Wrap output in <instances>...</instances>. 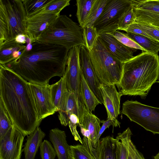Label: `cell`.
I'll list each match as a JSON object with an SVG mask.
<instances>
[{
    "mask_svg": "<svg viewBox=\"0 0 159 159\" xmlns=\"http://www.w3.org/2000/svg\"><path fill=\"white\" fill-rule=\"evenodd\" d=\"M50 92L53 104L57 111L62 110L67 102L69 91L63 77L57 82L50 85Z\"/></svg>",
    "mask_w": 159,
    "mask_h": 159,
    "instance_id": "cell-19",
    "label": "cell"
},
{
    "mask_svg": "<svg viewBox=\"0 0 159 159\" xmlns=\"http://www.w3.org/2000/svg\"><path fill=\"white\" fill-rule=\"evenodd\" d=\"M158 80H159V81H157V82L159 83V79H158Z\"/></svg>",
    "mask_w": 159,
    "mask_h": 159,
    "instance_id": "cell-48",
    "label": "cell"
},
{
    "mask_svg": "<svg viewBox=\"0 0 159 159\" xmlns=\"http://www.w3.org/2000/svg\"><path fill=\"white\" fill-rule=\"evenodd\" d=\"M98 38L110 53L123 63L133 58L134 53L137 51L124 45L110 34H99Z\"/></svg>",
    "mask_w": 159,
    "mask_h": 159,
    "instance_id": "cell-16",
    "label": "cell"
},
{
    "mask_svg": "<svg viewBox=\"0 0 159 159\" xmlns=\"http://www.w3.org/2000/svg\"><path fill=\"white\" fill-rule=\"evenodd\" d=\"M0 99L15 127L25 137L40 124L30 83L0 64Z\"/></svg>",
    "mask_w": 159,
    "mask_h": 159,
    "instance_id": "cell-2",
    "label": "cell"
},
{
    "mask_svg": "<svg viewBox=\"0 0 159 159\" xmlns=\"http://www.w3.org/2000/svg\"><path fill=\"white\" fill-rule=\"evenodd\" d=\"M45 136V133L38 127L32 133L27 136L26 142L22 149L24 159H35L39 148Z\"/></svg>",
    "mask_w": 159,
    "mask_h": 159,
    "instance_id": "cell-20",
    "label": "cell"
},
{
    "mask_svg": "<svg viewBox=\"0 0 159 159\" xmlns=\"http://www.w3.org/2000/svg\"><path fill=\"white\" fill-rule=\"evenodd\" d=\"M70 0H51L32 16L50 12L56 13L60 15V12L64 8L70 5Z\"/></svg>",
    "mask_w": 159,
    "mask_h": 159,
    "instance_id": "cell-29",
    "label": "cell"
},
{
    "mask_svg": "<svg viewBox=\"0 0 159 159\" xmlns=\"http://www.w3.org/2000/svg\"><path fill=\"white\" fill-rule=\"evenodd\" d=\"M32 48L33 45L32 43H27L25 50L26 51H30L32 49Z\"/></svg>",
    "mask_w": 159,
    "mask_h": 159,
    "instance_id": "cell-46",
    "label": "cell"
},
{
    "mask_svg": "<svg viewBox=\"0 0 159 159\" xmlns=\"http://www.w3.org/2000/svg\"><path fill=\"white\" fill-rule=\"evenodd\" d=\"M122 77L116 86L123 95H148L152 84L159 78V57L144 52L123 63Z\"/></svg>",
    "mask_w": 159,
    "mask_h": 159,
    "instance_id": "cell-3",
    "label": "cell"
},
{
    "mask_svg": "<svg viewBox=\"0 0 159 159\" xmlns=\"http://www.w3.org/2000/svg\"><path fill=\"white\" fill-rule=\"evenodd\" d=\"M154 159H159V152L154 156Z\"/></svg>",
    "mask_w": 159,
    "mask_h": 159,
    "instance_id": "cell-47",
    "label": "cell"
},
{
    "mask_svg": "<svg viewBox=\"0 0 159 159\" xmlns=\"http://www.w3.org/2000/svg\"><path fill=\"white\" fill-rule=\"evenodd\" d=\"M68 125L71 132L74 137V139L79 141L83 144L82 140L77 130L76 127L82 126L80 123L79 117L75 114H72L69 116Z\"/></svg>",
    "mask_w": 159,
    "mask_h": 159,
    "instance_id": "cell-39",
    "label": "cell"
},
{
    "mask_svg": "<svg viewBox=\"0 0 159 159\" xmlns=\"http://www.w3.org/2000/svg\"><path fill=\"white\" fill-rule=\"evenodd\" d=\"M80 127V132L84 137L87 138L90 140V132L87 129L84 128L82 126Z\"/></svg>",
    "mask_w": 159,
    "mask_h": 159,
    "instance_id": "cell-44",
    "label": "cell"
},
{
    "mask_svg": "<svg viewBox=\"0 0 159 159\" xmlns=\"http://www.w3.org/2000/svg\"><path fill=\"white\" fill-rule=\"evenodd\" d=\"M49 137L58 159H71L70 146L67 143L65 131L55 128L50 130Z\"/></svg>",
    "mask_w": 159,
    "mask_h": 159,
    "instance_id": "cell-17",
    "label": "cell"
},
{
    "mask_svg": "<svg viewBox=\"0 0 159 159\" xmlns=\"http://www.w3.org/2000/svg\"><path fill=\"white\" fill-rule=\"evenodd\" d=\"M135 22L134 7L132 5L124 11L120 17L118 24V30H123Z\"/></svg>",
    "mask_w": 159,
    "mask_h": 159,
    "instance_id": "cell-34",
    "label": "cell"
},
{
    "mask_svg": "<svg viewBox=\"0 0 159 159\" xmlns=\"http://www.w3.org/2000/svg\"><path fill=\"white\" fill-rule=\"evenodd\" d=\"M30 51L5 64L28 82L49 84L55 76L63 77L69 50L61 46L35 41Z\"/></svg>",
    "mask_w": 159,
    "mask_h": 159,
    "instance_id": "cell-1",
    "label": "cell"
},
{
    "mask_svg": "<svg viewBox=\"0 0 159 159\" xmlns=\"http://www.w3.org/2000/svg\"><path fill=\"white\" fill-rule=\"evenodd\" d=\"M127 35L143 48L145 52L157 55L159 42L144 35L127 32Z\"/></svg>",
    "mask_w": 159,
    "mask_h": 159,
    "instance_id": "cell-23",
    "label": "cell"
},
{
    "mask_svg": "<svg viewBox=\"0 0 159 159\" xmlns=\"http://www.w3.org/2000/svg\"><path fill=\"white\" fill-rule=\"evenodd\" d=\"M101 123H102V124L94 141V148H96L97 143L100 139L101 136L106 129L109 128L111 125H112L113 127H117L118 126L119 127H120V123L117 119L112 120L107 119L106 120H101Z\"/></svg>",
    "mask_w": 159,
    "mask_h": 159,
    "instance_id": "cell-40",
    "label": "cell"
},
{
    "mask_svg": "<svg viewBox=\"0 0 159 159\" xmlns=\"http://www.w3.org/2000/svg\"><path fill=\"white\" fill-rule=\"evenodd\" d=\"M26 36L24 34H19L16 37L15 41L17 43L23 44L26 43Z\"/></svg>",
    "mask_w": 159,
    "mask_h": 159,
    "instance_id": "cell-43",
    "label": "cell"
},
{
    "mask_svg": "<svg viewBox=\"0 0 159 159\" xmlns=\"http://www.w3.org/2000/svg\"><path fill=\"white\" fill-rule=\"evenodd\" d=\"M89 51L94 70L101 83L117 86L122 77L123 63L110 53L99 38L94 48Z\"/></svg>",
    "mask_w": 159,
    "mask_h": 159,
    "instance_id": "cell-6",
    "label": "cell"
},
{
    "mask_svg": "<svg viewBox=\"0 0 159 159\" xmlns=\"http://www.w3.org/2000/svg\"><path fill=\"white\" fill-rule=\"evenodd\" d=\"M84 105L74 93L69 91L68 99L64 107L62 110L58 111V118L61 125L65 126L68 125L69 117L72 114L76 115L80 120Z\"/></svg>",
    "mask_w": 159,
    "mask_h": 159,
    "instance_id": "cell-18",
    "label": "cell"
},
{
    "mask_svg": "<svg viewBox=\"0 0 159 159\" xmlns=\"http://www.w3.org/2000/svg\"><path fill=\"white\" fill-rule=\"evenodd\" d=\"M121 113L147 131L159 134V108L128 100L123 103Z\"/></svg>",
    "mask_w": 159,
    "mask_h": 159,
    "instance_id": "cell-7",
    "label": "cell"
},
{
    "mask_svg": "<svg viewBox=\"0 0 159 159\" xmlns=\"http://www.w3.org/2000/svg\"><path fill=\"white\" fill-rule=\"evenodd\" d=\"M13 125L9 114L0 99V139Z\"/></svg>",
    "mask_w": 159,
    "mask_h": 159,
    "instance_id": "cell-31",
    "label": "cell"
},
{
    "mask_svg": "<svg viewBox=\"0 0 159 159\" xmlns=\"http://www.w3.org/2000/svg\"><path fill=\"white\" fill-rule=\"evenodd\" d=\"M134 11L135 21L159 27V15L148 11L135 8H134Z\"/></svg>",
    "mask_w": 159,
    "mask_h": 159,
    "instance_id": "cell-28",
    "label": "cell"
},
{
    "mask_svg": "<svg viewBox=\"0 0 159 159\" xmlns=\"http://www.w3.org/2000/svg\"><path fill=\"white\" fill-rule=\"evenodd\" d=\"M83 36L85 47L89 51L95 47L99 37V34L93 26L83 28Z\"/></svg>",
    "mask_w": 159,
    "mask_h": 159,
    "instance_id": "cell-30",
    "label": "cell"
},
{
    "mask_svg": "<svg viewBox=\"0 0 159 159\" xmlns=\"http://www.w3.org/2000/svg\"><path fill=\"white\" fill-rule=\"evenodd\" d=\"M26 17L22 0H0V45L19 34L27 36Z\"/></svg>",
    "mask_w": 159,
    "mask_h": 159,
    "instance_id": "cell-5",
    "label": "cell"
},
{
    "mask_svg": "<svg viewBox=\"0 0 159 159\" xmlns=\"http://www.w3.org/2000/svg\"><path fill=\"white\" fill-rule=\"evenodd\" d=\"M70 146L71 159H95L83 144Z\"/></svg>",
    "mask_w": 159,
    "mask_h": 159,
    "instance_id": "cell-35",
    "label": "cell"
},
{
    "mask_svg": "<svg viewBox=\"0 0 159 159\" xmlns=\"http://www.w3.org/2000/svg\"><path fill=\"white\" fill-rule=\"evenodd\" d=\"M132 134L129 127L122 133L118 134L116 138L117 159H127L128 144Z\"/></svg>",
    "mask_w": 159,
    "mask_h": 159,
    "instance_id": "cell-25",
    "label": "cell"
},
{
    "mask_svg": "<svg viewBox=\"0 0 159 159\" xmlns=\"http://www.w3.org/2000/svg\"><path fill=\"white\" fill-rule=\"evenodd\" d=\"M137 148L132 142L131 139L129 141L127 159H135V152Z\"/></svg>",
    "mask_w": 159,
    "mask_h": 159,
    "instance_id": "cell-42",
    "label": "cell"
},
{
    "mask_svg": "<svg viewBox=\"0 0 159 159\" xmlns=\"http://www.w3.org/2000/svg\"><path fill=\"white\" fill-rule=\"evenodd\" d=\"M63 77L68 91L74 93L84 104L81 93L82 76L79 46L74 47L69 50L66 70Z\"/></svg>",
    "mask_w": 159,
    "mask_h": 159,
    "instance_id": "cell-9",
    "label": "cell"
},
{
    "mask_svg": "<svg viewBox=\"0 0 159 159\" xmlns=\"http://www.w3.org/2000/svg\"><path fill=\"white\" fill-rule=\"evenodd\" d=\"M31 89L40 123L44 118L53 115L57 111L51 96L50 85L30 83Z\"/></svg>",
    "mask_w": 159,
    "mask_h": 159,
    "instance_id": "cell-10",
    "label": "cell"
},
{
    "mask_svg": "<svg viewBox=\"0 0 159 159\" xmlns=\"http://www.w3.org/2000/svg\"><path fill=\"white\" fill-rule=\"evenodd\" d=\"M83 144L95 159H117L116 139L113 136H107L100 139L94 148L91 141L84 137Z\"/></svg>",
    "mask_w": 159,
    "mask_h": 159,
    "instance_id": "cell-13",
    "label": "cell"
},
{
    "mask_svg": "<svg viewBox=\"0 0 159 159\" xmlns=\"http://www.w3.org/2000/svg\"><path fill=\"white\" fill-rule=\"evenodd\" d=\"M135 22L149 38L159 42V27L137 21Z\"/></svg>",
    "mask_w": 159,
    "mask_h": 159,
    "instance_id": "cell-38",
    "label": "cell"
},
{
    "mask_svg": "<svg viewBox=\"0 0 159 159\" xmlns=\"http://www.w3.org/2000/svg\"><path fill=\"white\" fill-rule=\"evenodd\" d=\"M132 5V0H108L94 25L98 34H111L118 30L120 17Z\"/></svg>",
    "mask_w": 159,
    "mask_h": 159,
    "instance_id": "cell-8",
    "label": "cell"
},
{
    "mask_svg": "<svg viewBox=\"0 0 159 159\" xmlns=\"http://www.w3.org/2000/svg\"><path fill=\"white\" fill-rule=\"evenodd\" d=\"M99 89L107 111V119H116L120 114L121 95L117 91L115 84H101Z\"/></svg>",
    "mask_w": 159,
    "mask_h": 159,
    "instance_id": "cell-15",
    "label": "cell"
},
{
    "mask_svg": "<svg viewBox=\"0 0 159 159\" xmlns=\"http://www.w3.org/2000/svg\"><path fill=\"white\" fill-rule=\"evenodd\" d=\"M95 0H77L76 16L82 27L89 15Z\"/></svg>",
    "mask_w": 159,
    "mask_h": 159,
    "instance_id": "cell-27",
    "label": "cell"
},
{
    "mask_svg": "<svg viewBox=\"0 0 159 159\" xmlns=\"http://www.w3.org/2000/svg\"><path fill=\"white\" fill-rule=\"evenodd\" d=\"M24 136L13 125L0 139V159H21Z\"/></svg>",
    "mask_w": 159,
    "mask_h": 159,
    "instance_id": "cell-11",
    "label": "cell"
},
{
    "mask_svg": "<svg viewBox=\"0 0 159 159\" xmlns=\"http://www.w3.org/2000/svg\"><path fill=\"white\" fill-rule=\"evenodd\" d=\"M26 17L32 16L51 0H22Z\"/></svg>",
    "mask_w": 159,
    "mask_h": 159,
    "instance_id": "cell-33",
    "label": "cell"
},
{
    "mask_svg": "<svg viewBox=\"0 0 159 159\" xmlns=\"http://www.w3.org/2000/svg\"><path fill=\"white\" fill-rule=\"evenodd\" d=\"M37 41L62 46L68 50L85 46L83 28L66 15L58 16Z\"/></svg>",
    "mask_w": 159,
    "mask_h": 159,
    "instance_id": "cell-4",
    "label": "cell"
},
{
    "mask_svg": "<svg viewBox=\"0 0 159 159\" xmlns=\"http://www.w3.org/2000/svg\"><path fill=\"white\" fill-rule=\"evenodd\" d=\"M108 0H95L89 15L82 28L93 26L99 17Z\"/></svg>",
    "mask_w": 159,
    "mask_h": 159,
    "instance_id": "cell-26",
    "label": "cell"
},
{
    "mask_svg": "<svg viewBox=\"0 0 159 159\" xmlns=\"http://www.w3.org/2000/svg\"><path fill=\"white\" fill-rule=\"evenodd\" d=\"M123 30L126 32L141 35L149 37L148 35L139 27L137 23L136 22L131 24Z\"/></svg>",
    "mask_w": 159,
    "mask_h": 159,
    "instance_id": "cell-41",
    "label": "cell"
},
{
    "mask_svg": "<svg viewBox=\"0 0 159 159\" xmlns=\"http://www.w3.org/2000/svg\"><path fill=\"white\" fill-rule=\"evenodd\" d=\"M135 159H145L143 154L137 149L136 151Z\"/></svg>",
    "mask_w": 159,
    "mask_h": 159,
    "instance_id": "cell-45",
    "label": "cell"
},
{
    "mask_svg": "<svg viewBox=\"0 0 159 159\" xmlns=\"http://www.w3.org/2000/svg\"><path fill=\"white\" fill-rule=\"evenodd\" d=\"M81 93L83 103L87 110L92 113L96 106L101 104L87 84L82 73Z\"/></svg>",
    "mask_w": 159,
    "mask_h": 159,
    "instance_id": "cell-24",
    "label": "cell"
},
{
    "mask_svg": "<svg viewBox=\"0 0 159 159\" xmlns=\"http://www.w3.org/2000/svg\"><path fill=\"white\" fill-rule=\"evenodd\" d=\"M124 45L130 48L141 50H145L128 36L126 33L118 30L110 34Z\"/></svg>",
    "mask_w": 159,
    "mask_h": 159,
    "instance_id": "cell-36",
    "label": "cell"
},
{
    "mask_svg": "<svg viewBox=\"0 0 159 159\" xmlns=\"http://www.w3.org/2000/svg\"><path fill=\"white\" fill-rule=\"evenodd\" d=\"M60 15L54 12L39 14L26 17L27 36L32 43L37 41L42 33Z\"/></svg>",
    "mask_w": 159,
    "mask_h": 159,
    "instance_id": "cell-14",
    "label": "cell"
},
{
    "mask_svg": "<svg viewBox=\"0 0 159 159\" xmlns=\"http://www.w3.org/2000/svg\"><path fill=\"white\" fill-rule=\"evenodd\" d=\"M40 154L41 159H55L56 153L51 143L44 140L40 146Z\"/></svg>",
    "mask_w": 159,
    "mask_h": 159,
    "instance_id": "cell-37",
    "label": "cell"
},
{
    "mask_svg": "<svg viewBox=\"0 0 159 159\" xmlns=\"http://www.w3.org/2000/svg\"><path fill=\"white\" fill-rule=\"evenodd\" d=\"M101 122L99 119L87 110L84 104L83 105L82 114L80 120V123L81 126L90 132V140L93 147L94 141L101 127L100 125Z\"/></svg>",
    "mask_w": 159,
    "mask_h": 159,
    "instance_id": "cell-21",
    "label": "cell"
},
{
    "mask_svg": "<svg viewBox=\"0 0 159 159\" xmlns=\"http://www.w3.org/2000/svg\"><path fill=\"white\" fill-rule=\"evenodd\" d=\"M79 57L81 73L84 79L101 104H103L99 89L101 83L94 70L89 51L84 46L79 47Z\"/></svg>",
    "mask_w": 159,
    "mask_h": 159,
    "instance_id": "cell-12",
    "label": "cell"
},
{
    "mask_svg": "<svg viewBox=\"0 0 159 159\" xmlns=\"http://www.w3.org/2000/svg\"><path fill=\"white\" fill-rule=\"evenodd\" d=\"M26 48V45L17 43L15 39L0 45V64H6L13 61L14 52L24 51Z\"/></svg>",
    "mask_w": 159,
    "mask_h": 159,
    "instance_id": "cell-22",
    "label": "cell"
},
{
    "mask_svg": "<svg viewBox=\"0 0 159 159\" xmlns=\"http://www.w3.org/2000/svg\"><path fill=\"white\" fill-rule=\"evenodd\" d=\"M132 2L134 8L159 15V0H132Z\"/></svg>",
    "mask_w": 159,
    "mask_h": 159,
    "instance_id": "cell-32",
    "label": "cell"
}]
</instances>
